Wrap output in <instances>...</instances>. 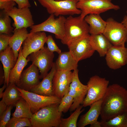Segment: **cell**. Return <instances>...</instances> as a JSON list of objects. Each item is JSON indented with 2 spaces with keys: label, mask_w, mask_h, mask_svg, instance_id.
Instances as JSON below:
<instances>
[{
  "label": "cell",
  "mask_w": 127,
  "mask_h": 127,
  "mask_svg": "<svg viewBox=\"0 0 127 127\" xmlns=\"http://www.w3.org/2000/svg\"><path fill=\"white\" fill-rule=\"evenodd\" d=\"M127 111V90L117 84L108 86L102 99L100 116L107 121Z\"/></svg>",
  "instance_id": "6da1fadb"
},
{
  "label": "cell",
  "mask_w": 127,
  "mask_h": 127,
  "mask_svg": "<svg viewBox=\"0 0 127 127\" xmlns=\"http://www.w3.org/2000/svg\"><path fill=\"white\" fill-rule=\"evenodd\" d=\"M59 104L44 107L33 114L29 119L32 127H59L62 112L58 110Z\"/></svg>",
  "instance_id": "7a4b0ae2"
},
{
  "label": "cell",
  "mask_w": 127,
  "mask_h": 127,
  "mask_svg": "<svg viewBox=\"0 0 127 127\" xmlns=\"http://www.w3.org/2000/svg\"><path fill=\"white\" fill-rule=\"evenodd\" d=\"M65 35L61 40L63 44L67 45L71 41L89 33L88 24L80 16L74 17L69 16L65 23Z\"/></svg>",
  "instance_id": "3957f363"
},
{
  "label": "cell",
  "mask_w": 127,
  "mask_h": 127,
  "mask_svg": "<svg viewBox=\"0 0 127 127\" xmlns=\"http://www.w3.org/2000/svg\"><path fill=\"white\" fill-rule=\"evenodd\" d=\"M49 14L55 16L80 14L81 11L76 7L77 0H37Z\"/></svg>",
  "instance_id": "277c9868"
},
{
  "label": "cell",
  "mask_w": 127,
  "mask_h": 127,
  "mask_svg": "<svg viewBox=\"0 0 127 127\" xmlns=\"http://www.w3.org/2000/svg\"><path fill=\"white\" fill-rule=\"evenodd\" d=\"M109 83V80L98 75L91 77L87 83V91L82 104L83 107L90 106L102 99L107 91Z\"/></svg>",
  "instance_id": "5b68a950"
},
{
  "label": "cell",
  "mask_w": 127,
  "mask_h": 127,
  "mask_svg": "<svg viewBox=\"0 0 127 127\" xmlns=\"http://www.w3.org/2000/svg\"><path fill=\"white\" fill-rule=\"evenodd\" d=\"M76 7L81 11L80 16L84 19L90 14H99L110 10H117L119 6L113 4L112 0H77Z\"/></svg>",
  "instance_id": "8992f818"
},
{
  "label": "cell",
  "mask_w": 127,
  "mask_h": 127,
  "mask_svg": "<svg viewBox=\"0 0 127 127\" xmlns=\"http://www.w3.org/2000/svg\"><path fill=\"white\" fill-rule=\"evenodd\" d=\"M66 18L62 16L55 18L54 15L51 14L43 22L31 27L30 32H49L54 34L56 39L61 40L65 35V23Z\"/></svg>",
  "instance_id": "52a82bcc"
},
{
  "label": "cell",
  "mask_w": 127,
  "mask_h": 127,
  "mask_svg": "<svg viewBox=\"0 0 127 127\" xmlns=\"http://www.w3.org/2000/svg\"><path fill=\"white\" fill-rule=\"evenodd\" d=\"M103 34L114 46L124 47L127 42V28L112 18H108Z\"/></svg>",
  "instance_id": "ba28073f"
},
{
  "label": "cell",
  "mask_w": 127,
  "mask_h": 127,
  "mask_svg": "<svg viewBox=\"0 0 127 127\" xmlns=\"http://www.w3.org/2000/svg\"><path fill=\"white\" fill-rule=\"evenodd\" d=\"M21 97L27 102L33 114L44 107L55 104H59L61 99L56 95L45 96L25 90L17 87Z\"/></svg>",
  "instance_id": "9c48e42d"
},
{
  "label": "cell",
  "mask_w": 127,
  "mask_h": 127,
  "mask_svg": "<svg viewBox=\"0 0 127 127\" xmlns=\"http://www.w3.org/2000/svg\"><path fill=\"white\" fill-rule=\"evenodd\" d=\"M54 55L47 47H44L40 50L32 53L27 58L38 68L40 73V79H43L53 66Z\"/></svg>",
  "instance_id": "30bf717a"
},
{
  "label": "cell",
  "mask_w": 127,
  "mask_h": 127,
  "mask_svg": "<svg viewBox=\"0 0 127 127\" xmlns=\"http://www.w3.org/2000/svg\"><path fill=\"white\" fill-rule=\"evenodd\" d=\"M90 34L79 38L67 45L73 57L78 62L91 57L95 51L90 43Z\"/></svg>",
  "instance_id": "8fae6325"
},
{
  "label": "cell",
  "mask_w": 127,
  "mask_h": 127,
  "mask_svg": "<svg viewBox=\"0 0 127 127\" xmlns=\"http://www.w3.org/2000/svg\"><path fill=\"white\" fill-rule=\"evenodd\" d=\"M78 72L77 69L73 70L72 80L68 93L73 98V103L70 109L71 111L75 110L82 104L87 91V85L82 84L79 80Z\"/></svg>",
  "instance_id": "7c38bea8"
},
{
  "label": "cell",
  "mask_w": 127,
  "mask_h": 127,
  "mask_svg": "<svg viewBox=\"0 0 127 127\" xmlns=\"http://www.w3.org/2000/svg\"><path fill=\"white\" fill-rule=\"evenodd\" d=\"M73 76L71 71L56 70L52 81L54 95L61 99L68 93Z\"/></svg>",
  "instance_id": "4fadbf2b"
},
{
  "label": "cell",
  "mask_w": 127,
  "mask_h": 127,
  "mask_svg": "<svg viewBox=\"0 0 127 127\" xmlns=\"http://www.w3.org/2000/svg\"><path fill=\"white\" fill-rule=\"evenodd\" d=\"M47 37L44 32L28 33L23 43L22 53L24 57L26 58L32 53L43 48Z\"/></svg>",
  "instance_id": "5bb4252c"
},
{
  "label": "cell",
  "mask_w": 127,
  "mask_h": 127,
  "mask_svg": "<svg viewBox=\"0 0 127 127\" xmlns=\"http://www.w3.org/2000/svg\"><path fill=\"white\" fill-rule=\"evenodd\" d=\"M105 56L107 64L110 68L119 69L127 64V48L112 45Z\"/></svg>",
  "instance_id": "9a60e30c"
},
{
  "label": "cell",
  "mask_w": 127,
  "mask_h": 127,
  "mask_svg": "<svg viewBox=\"0 0 127 127\" xmlns=\"http://www.w3.org/2000/svg\"><path fill=\"white\" fill-rule=\"evenodd\" d=\"M5 12L13 19L14 29L30 27L34 24L29 8H19L14 7L11 10Z\"/></svg>",
  "instance_id": "2e32d148"
},
{
  "label": "cell",
  "mask_w": 127,
  "mask_h": 127,
  "mask_svg": "<svg viewBox=\"0 0 127 127\" xmlns=\"http://www.w3.org/2000/svg\"><path fill=\"white\" fill-rule=\"evenodd\" d=\"M39 70L32 64L23 71L21 74L18 87L26 91L31 90L40 82Z\"/></svg>",
  "instance_id": "e0dca14e"
},
{
  "label": "cell",
  "mask_w": 127,
  "mask_h": 127,
  "mask_svg": "<svg viewBox=\"0 0 127 127\" xmlns=\"http://www.w3.org/2000/svg\"><path fill=\"white\" fill-rule=\"evenodd\" d=\"M56 71L54 62L50 72L37 85L32 88L30 91L45 96L53 95L52 81Z\"/></svg>",
  "instance_id": "ac0fdd59"
},
{
  "label": "cell",
  "mask_w": 127,
  "mask_h": 127,
  "mask_svg": "<svg viewBox=\"0 0 127 127\" xmlns=\"http://www.w3.org/2000/svg\"><path fill=\"white\" fill-rule=\"evenodd\" d=\"M102 99L91 105L89 110L80 116L77 123V127H84L97 121L101 113Z\"/></svg>",
  "instance_id": "d6986e66"
},
{
  "label": "cell",
  "mask_w": 127,
  "mask_h": 127,
  "mask_svg": "<svg viewBox=\"0 0 127 127\" xmlns=\"http://www.w3.org/2000/svg\"><path fill=\"white\" fill-rule=\"evenodd\" d=\"M0 60L3 65L5 76L4 83L7 86L9 84V78L10 71L16 62L13 52L9 45L0 52Z\"/></svg>",
  "instance_id": "ffe728a7"
},
{
  "label": "cell",
  "mask_w": 127,
  "mask_h": 127,
  "mask_svg": "<svg viewBox=\"0 0 127 127\" xmlns=\"http://www.w3.org/2000/svg\"><path fill=\"white\" fill-rule=\"evenodd\" d=\"M78 62L69 51L59 54L55 64L57 70L71 71L77 69Z\"/></svg>",
  "instance_id": "44dd1931"
},
{
  "label": "cell",
  "mask_w": 127,
  "mask_h": 127,
  "mask_svg": "<svg viewBox=\"0 0 127 127\" xmlns=\"http://www.w3.org/2000/svg\"><path fill=\"white\" fill-rule=\"evenodd\" d=\"M90 43L93 49L97 51L101 57L105 56L113 45L103 34L90 35Z\"/></svg>",
  "instance_id": "7402d4cb"
},
{
  "label": "cell",
  "mask_w": 127,
  "mask_h": 127,
  "mask_svg": "<svg viewBox=\"0 0 127 127\" xmlns=\"http://www.w3.org/2000/svg\"><path fill=\"white\" fill-rule=\"evenodd\" d=\"M13 34L10 38L9 45L12 49L16 61L21 45L28 33L27 28H23L14 29Z\"/></svg>",
  "instance_id": "603a6c76"
},
{
  "label": "cell",
  "mask_w": 127,
  "mask_h": 127,
  "mask_svg": "<svg viewBox=\"0 0 127 127\" xmlns=\"http://www.w3.org/2000/svg\"><path fill=\"white\" fill-rule=\"evenodd\" d=\"M29 61L28 60L23 56L22 53V47H21L16 63L10 72L9 78V83L15 84L16 86L18 85L23 69Z\"/></svg>",
  "instance_id": "cb8c5ba5"
},
{
  "label": "cell",
  "mask_w": 127,
  "mask_h": 127,
  "mask_svg": "<svg viewBox=\"0 0 127 127\" xmlns=\"http://www.w3.org/2000/svg\"><path fill=\"white\" fill-rule=\"evenodd\" d=\"M84 19L89 25L90 35L103 33L107 22L102 19L99 14H89L85 16Z\"/></svg>",
  "instance_id": "d4e9b609"
},
{
  "label": "cell",
  "mask_w": 127,
  "mask_h": 127,
  "mask_svg": "<svg viewBox=\"0 0 127 127\" xmlns=\"http://www.w3.org/2000/svg\"><path fill=\"white\" fill-rule=\"evenodd\" d=\"M22 98L20 92L15 84L9 83L4 92L2 100L8 106H15L17 102Z\"/></svg>",
  "instance_id": "484cf974"
},
{
  "label": "cell",
  "mask_w": 127,
  "mask_h": 127,
  "mask_svg": "<svg viewBox=\"0 0 127 127\" xmlns=\"http://www.w3.org/2000/svg\"><path fill=\"white\" fill-rule=\"evenodd\" d=\"M15 106L16 109L12 114L13 117L31 118L33 114L29 105L24 99L22 97L17 102Z\"/></svg>",
  "instance_id": "4316f807"
},
{
  "label": "cell",
  "mask_w": 127,
  "mask_h": 127,
  "mask_svg": "<svg viewBox=\"0 0 127 127\" xmlns=\"http://www.w3.org/2000/svg\"><path fill=\"white\" fill-rule=\"evenodd\" d=\"M101 127H127V111L107 121L101 120Z\"/></svg>",
  "instance_id": "83f0119b"
},
{
  "label": "cell",
  "mask_w": 127,
  "mask_h": 127,
  "mask_svg": "<svg viewBox=\"0 0 127 127\" xmlns=\"http://www.w3.org/2000/svg\"><path fill=\"white\" fill-rule=\"evenodd\" d=\"M83 107L82 105H80L69 117L66 118H61L59 127H77L78 118L84 110L82 109Z\"/></svg>",
  "instance_id": "f1b7e54d"
},
{
  "label": "cell",
  "mask_w": 127,
  "mask_h": 127,
  "mask_svg": "<svg viewBox=\"0 0 127 127\" xmlns=\"http://www.w3.org/2000/svg\"><path fill=\"white\" fill-rule=\"evenodd\" d=\"M10 16L3 10L0 13V34H6L11 35L13 32L11 25Z\"/></svg>",
  "instance_id": "f546056e"
},
{
  "label": "cell",
  "mask_w": 127,
  "mask_h": 127,
  "mask_svg": "<svg viewBox=\"0 0 127 127\" xmlns=\"http://www.w3.org/2000/svg\"><path fill=\"white\" fill-rule=\"evenodd\" d=\"M6 127H32L29 119L12 117L6 124Z\"/></svg>",
  "instance_id": "4dcf8cb0"
},
{
  "label": "cell",
  "mask_w": 127,
  "mask_h": 127,
  "mask_svg": "<svg viewBox=\"0 0 127 127\" xmlns=\"http://www.w3.org/2000/svg\"><path fill=\"white\" fill-rule=\"evenodd\" d=\"M73 98L68 93L64 95L61 99L58 106L59 111L66 113L70 109L73 102Z\"/></svg>",
  "instance_id": "1f68e13d"
},
{
  "label": "cell",
  "mask_w": 127,
  "mask_h": 127,
  "mask_svg": "<svg viewBox=\"0 0 127 127\" xmlns=\"http://www.w3.org/2000/svg\"><path fill=\"white\" fill-rule=\"evenodd\" d=\"M13 105L8 106L5 110L0 116V127H5L10 119L11 111Z\"/></svg>",
  "instance_id": "d6a6232c"
},
{
  "label": "cell",
  "mask_w": 127,
  "mask_h": 127,
  "mask_svg": "<svg viewBox=\"0 0 127 127\" xmlns=\"http://www.w3.org/2000/svg\"><path fill=\"white\" fill-rule=\"evenodd\" d=\"M46 43L47 44L48 49L50 52H56L58 54L61 52V50L57 45L52 36H47Z\"/></svg>",
  "instance_id": "836d02e7"
},
{
  "label": "cell",
  "mask_w": 127,
  "mask_h": 127,
  "mask_svg": "<svg viewBox=\"0 0 127 127\" xmlns=\"http://www.w3.org/2000/svg\"><path fill=\"white\" fill-rule=\"evenodd\" d=\"M16 5V3L13 0H0V9L5 12L12 10Z\"/></svg>",
  "instance_id": "e575fe53"
},
{
  "label": "cell",
  "mask_w": 127,
  "mask_h": 127,
  "mask_svg": "<svg viewBox=\"0 0 127 127\" xmlns=\"http://www.w3.org/2000/svg\"><path fill=\"white\" fill-rule=\"evenodd\" d=\"M11 35L6 34H0V52L5 49L9 45Z\"/></svg>",
  "instance_id": "d590c367"
},
{
  "label": "cell",
  "mask_w": 127,
  "mask_h": 127,
  "mask_svg": "<svg viewBox=\"0 0 127 127\" xmlns=\"http://www.w3.org/2000/svg\"><path fill=\"white\" fill-rule=\"evenodd\" d=\"M17 4L18 8H22L31 7L29 0H14Z\"/></svg>",
  "instance_id": "8d00e7d4"
},
{
  "label": "cell",
  "mask_w": 127,
  "mask_h": 127,
  "mask_svg": "<svg viewBox=\"0 0 127 127\" xmlns=\"http://www.w3.org/2000/svg\"><path fill=\"white\" fill-rule=\"evenodd\" d=\"M5 82V76L3 68L1 65H0V85L1 86Z\"/></svg>",
  "instance_id": "74e56055"
},
{
  "label": "cell",
  "mask_w": 127,
  "mask_h": 127,
  "mask_svg": "<svg viewBox=\"0 0 127 127\" xmlns=\"http://www.w3.org/2000/svg\"><path fill=\"white\" fill-rule=\"evenodd\" d=\"M8 106L2 100L0 101V116L6 109Z\"/></svg>",
  "instance_id": "f35d334b"
},
{
  "label": "cell",
  "mask_w": 127,
  "mask_h": 127,
  "mask_svg": "<svg viewBox=\"0 0 127 127\" xmlns=\"http://www.w3.org/2000/svg\"><path fill=\"white\" fill-rule=\"evenodd\" d=\"M7 86L6 84L4 83L3 87L0 88V98H2L4 94V90L6 89Z\"/></svg>",
  "instance_id": "ab89813d"
},
{
  "label": "cell",
  "mask_w": 127,
  "mask_h": 127,
  "mask_svg": "<svg viewBox=\"0 0 127 127\" xmlns=\"http://www.w3.org/2000/svg\"><path fill=\"white\" fill-rule=\"evenodd\" d=\"M127 15L124 17L121 23L127 28V11H126Z\"/></svg>",
  "instance_id": "60d3db41"
},
{
  "label": "cell",
  "mask_w": 127,
  "mask_h": 127,
  "mask_svg": "<svg viewBox=\"0 0 127 127\" xmlns=\"http://www.w3.org/2000/svg\"><path fill=\"white\" fill-rule=\"evenodd\" d=\"M90 127H101L100 122L98 121L91 124Z\"/></svg>",
  "instance_id": "b9f144b4"
},
{
  "label": "cell",
  "mask_w": 127,
  "mask_h": 127,
  "mask_svg": "<svg viewBox=\"0 0 127 127\" xmlns=\"http://www.w3.org/2000/svg\"><path fill=\"white\" fill-rule=\"evenodd\" d=\"M56 1H61V0H54Z\"/></svg>",
  "instance_id": "7bdbcfd3"
},
{
  "label": "cell",
  "mask_w": 127,
  "mask_h": 127,
  "mask_svg": "<svg viewBox=\"0 0 127 127\" xmlns=\"http://www.w3.org/2000/svg\"><path fill=\"white\" fill-rule=\"evenodd\" d=\"M12 0L14 1V0Z\"/></svg>",
  "instance_id": "ee69618b"
}]
</instances>
